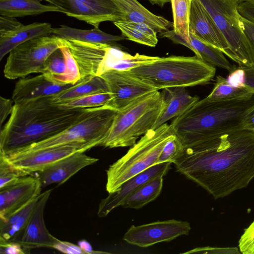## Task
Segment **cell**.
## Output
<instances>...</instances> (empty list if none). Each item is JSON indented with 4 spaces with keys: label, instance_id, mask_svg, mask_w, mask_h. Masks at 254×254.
I'll list each match as a JSON object with an SVG mask.
<instances>
[{
    "label": "cell",
    "instance_id": "1",
    "mask_svg": "<svg viewBox=\"0 0 254 254\" xmlns=\"http://www.w3.org/2000/svg\"><path fill=\"white\" fill-rule=\"evenodd\" d=\"M174 164L215 199L223 198L254 178V131L243 129L213 136L192 150L185 149Z\"/></svg>",
    "mask_w": 254,
    "mask_h": 254
},
{
    "label": "cell",
    "instance_id": "2",
    "mask_svg": "<svg viewBox=\"0 0 254 254\" xmlns=\"http://www.w3.org/2000/svg\"><path fill=\"white\" fill-rule=\"evenodd\" d=\"M87 109H71L54 103L52 97L14 103L0 132V154H7L66 129Z\"/></svg>",
    "mask_w": 254,
    "mask_h": 254
},
{
    "label": "cell",
    "instance_id": "3",
    "mask_svg": "<svg viewBox=\"0 0 254 254\" xmlns=\"http://www.w3.org/2000/svg\"><path fill=\"white\" fill-rule=\"evenodd\" d=\"M254 110V94L224 101L204 98L174 118L170 125L185 149L192 150L213 136L243 129L245 120Z\"/></svg>",
    "mask_w": 254,
    "mask_h": 254
},
{
    "label": "cell",
    "instance_id": "4",
    "mask_svg": "<svg viewBox=\"0 0 254 254\" xmlns=\"http://www.w3.org/2000/svg\"><path fill=\"white\" fill-rule=\"evenodd\" d=\"M128 70L156 90L205 84L216 73L214 66L196 56L159 58Z\"/></svg>",
    "mask_w": 254,
    "mask_h": 254
},
{
    "label": "cell",
    "instance_id": "5",
    "mask_svg": "<svg viewBox=\"0 0 254 254\" xmlns=\"http://www.w3.org/2000/svg\"><path fill=\"white\" fill-rule=\"evenodd\" d=\"M163 105V96L156 90L118 110L101 146L115 148L133 146L139 137L152 129Z\"/></svg>",
    "mask_w": 254,
    "mask_h": 254
},
{
    "label": "cell",
    "instance_id": "6",
    "mask_svg": "<svg viewBox=\"0 0 254 254\" xmlns=\"http://www.w3.org/2000/svg\"><path fill=\"white\" fill-rule=\"evenodd\" d=\"M175 136L171 126L167 123L148 131L125 155L110 166L106 171L107 192L116 191L127 180L157 164L163 147Z\"/></svg>",
    "mask_w": 254,
    "mask_h": 254
},
{
    "label": "cell",
    "instance_id": "7",
    "mask_svg": "<svg viewBox=\"0 0 254 254\" xmlns=\"http://www.w3.org/2000/svg\"><path fill=\"white\" fill-rule=\"evenodd\" d=\"M117 111L118 110L109 105L87 109L78 122L64 131L8 154H21L74 143L86 144L92 148L101 146L110 129Z\"/></svg>",
    "mask_w": 254,
    "mask_h": 254
},
{
    "label": "cell",
    "instance_id": "8",
    "mask_svg": "<svg viewBox=\"0 0 254 254\" xmlns=\"http://www.w3.org/2000/svg\"><path fill=\"white\" fill-rule=\"evenodd\" d=\"M225 37L240 66L254 65V45L242 28L236 0H199Z\"/></svg>",
    "mask_w": 254,
    "mask_h": 254
},
{
    "label": "cell",
    "instance_id": "9",
    "mask_svg": "<svg viewBox=\"0 0 254 254\" xmlns=\"http://www.w3.org/2000/svg\"><path fill=\"white\" fill-rule=\"evenodd\" d=\"M64 45L62 39L46 35L30 39L12 50L4 65V76L9 79L42 73L48 58Z\"/></svg>",
    "mask_w": 254,
    "mask_h": 254
},
{
    "label": "cell",
    "instance_id": "10",
    "mask_svg": "<svg viewBox=\"0 0 254 254\" xmlns=\"http://www.w3.org/2000/svg\"><path fill=\"white\" fill-rule=\"evenodd\" d=\"M61 12L83 21L94 28L104 21L125 19L126 14L115 0H44Z\"/></svg>",
    "mask_w": 254,
    "mask_h": 254
},
{
    "label": "cell",
    "instance_id": "11",
    "mask_svg": "<svg viewBox=\"0 0 254 254\" xmlns=\"http://www.w3.org/2000/svg\"><path fill=\"white\" fill-rule=\"evenodd\" d=\"M92 147L74 143L32 151L21 154L2 155V158L21 177L42 171L55 162L77 152H85Z\"/></svg>",
    "mask_w": 254,
    "mask_h": 254
},
{
    "label": "cell",
    "instance_id": "12",
    "mask_svg": "<svg viewBox=\"0 0 254 254\" xmlns=\"http://www.w3.org/2000/svg\"><path fill=\"white\" fill-rule=\"evenodd\" d=\"M190 230V223L188 221L175 219L158 221L141 225H131L125 233L123 239L129 244L147 248L188 235Z\"/></svg>",
    "mask_w": 254,
    "mask_h": 254
},
{
    "label": "cell",
    "instance_id": "13",
    "mask_svg": "<svg viewBox=\"0 0 254 254\" xmlns=\"http://www.w3.org/2000/svg\"><path fill=\"white\" fill-rule=\"evenodd\" d=\"M100 76L105 81L112 97L108 105L117 110L145 94L156 90L127 70L112 68Z\"/></svg>",
    "mask_w": 254,
    "mask_h": 254
},
{
    "label": "cell",
    "instance_id": "14",
    "mask_svg": "<svg viewBox=\"0 0 254 254\" xmlns=\"http://www.w3.org/2000/svg\"><path fill=\"white\" fill-rule=\"evenodd\" d=\"M62 40L77 64L80 80L90 77L100 76L105 72L108 53L111 46L76 40Z\"/></svg>",
    "mask_w": 254,
    "mask_h": 254
},
{
    "label": "cell",
    "instance_id": "15",
    "mask_svg": "<svg viewBox=\"0 0 254 254\" xmlns=\"http://www.w3.org/2000/svg\"><path fill=\"white\" fill-rule=\"evenodd\" d=\"M52 190L41 193L26 226L13 241L19 243L25 251L40 248H52L54 237L48 231L44 218V210Z\"/></svg>",
    "mask_w": 254,
    "mask_h": 254
},
{
    "label": "cell",
    "instance_id": "16",
    "mask_svg": "<svg viewBox=\"0 0 254 254\" xmlns=\"http://www.w3.org/2000/svg\"><path fill=\"white\" fill-rule=\"evenodd\" d=\"M189 31L202 41L220 50L233 60L232 53L225 37L199 0H191Z\"/></svg>",
    "mask_w": 254,
    "mask_h": 254
},
{
    "label": "cell",
    "instance_id": "17",
    "mask_svg": "<svg viewBox=\"0 0 254 254\" xmlns=\"http://www.w3.org/2000/svg\"><path fill=\"white\" fill-rule=\"evenodd\" d=\"M171 164L168 162L156 164L126 181L118 190L109 193L101 200L98 216H107L114 209L121 206L126 198L141 186L160 175L165 176L170 169Z\"/></svg>",
    "mask_w": 254,
    "mask_h": 254
},
{
    "label": "cell",
    "instance_id": "18",
    "mask_svg": "<svg viewBox=\"0 0 254 254\" xmlns=\"http://www.w3.org/2000/svg\"><path fill=\"white\" fill-rule=\"evenodd\" d=\"M42 188L38 178L30 175L22 177L15 184L0 189V220L40 195Z\"/></svg>",
    "mask_w": 254,
    "mask_h": 254
},
{
    "label": "cell",
    "instance_id": "19",
    "mask_svg": "<svg viewBox=\"0 0 254 254\" xmlns=\"http://www.w3.org/2000/svg\"><path fill=\"white\" fill-rule=\"evenodd\" d=\"M99 159L77 152L50 165L36 176L42 188L52 184L60 185L83 168L96 163Z\"/></svg>",
    "mask_w": 254,
    "mask_h": 254
},
{
    "label": "cell",
    "instance_id": "20",
    "mask_svg": "<svg viewBox=\"0 0 254 254\" xmlns=\"http://www.w3.org/2000/svg\"><path fill=\"white\" fill-rule=\"evenodd\" d=\"M42 73L58 84H75L80 81L77 64L64 44L48 58Z\"/></svg>",
    "mask_w": 254,
    "mask_h": 254
},
{
    "label": "cell",
    "instance_id": "21",
    "mask_svg": "<svg viewBox=\"0 0 254 254\" xmlns=\"http://www.w3.org/2000/svg\"><path fill=\"white\" fill-rule=\"evenodd\" d=\"M73 85L56 84L42 73L32 77L20 78L15 83L12 100L17 103L53 97Z\"/></svg>",
    "mask_w": 254,
    "mask_h": 254
},
{
    "label": "cell",
    "instance_id": "22",
    "mask_svg": "<svg viewBox=\"0 0 254 254\" xmlns=\"http://www.w3.org/2000/svg\"><path fill=\"white\" fill-rule=\"evenodd\" d=\"M185 88L177 87L163 89L161 93L164 99V105L153 129L182 115L199 101L197 96H191Z\"/></svg>",
    "mask_w": 254,
    "mask_h": 254
},
{
    "label": "cell",
    "instance_id": "23",
    "mask_svg": "<svg viewBox=\"0 0 254 254\" xmlns=\"http://www.w3.org/2000/svg\"><path fill=\"white\" fill-rule=\"evenodd\" d=\"M126 14L124 20L146 24L156 33H162L173 28L172 22L162 16L156 15L137 0H115Z\"/></svg>",
    "mask_w": 254,
    "mask_h": 254
},
{
    "label": "cell",
    "instance_id": "24",
    "mask_svg": "<svg viewBox=\"0 0 254 254\" xmlns=\"http://www.w3.org/2000/svg\"><path fill=\"white\" fill-rule=\"evenodd\" d=\"M52 25L46 22H35L20 26L0 37V60L15 47L35 38L51 34Z\"/></svg>",
    "mask_w": 254,
    "mask_h": 254
},
{
    "label": "cell",
    "instance_id": "25",
    "mask_svg": "<svg viewBox=\"0 0 254 254\" xmlns=\"http://www.w3.org/2000/svg\"><path fill=\"white\" fill-rule=\"evenodd\" d=\"M51 34L64 39L106 44L123 50V47L118 44V42L127 39L123 35L109 34L101 31L99 28H94L90 30H82L64 25H61L59 28H53Z\"/></svg>",
    "mask_w": 254,
    "mask_h": 254
},
{
    "label": "cell",
    "instance_id": "26",
    "mask_svg": "<svg viewBox=\"0 0 254 254\" xmlns=\"http://www.w3.org/2000/svg\"><path fill=\"white\" fill-rule=\"evenodd\" d=\"M40 195L31 199L4 219L0 220V239L11 241L15 240L27 224Z\"/></svg>",
    "mask_w": 254,
    "mask_h": 254
},
{
    "label": "cell",
    "instance_id": "27",
    "mask_svg": "<svg viewBox=\"0 0 254 254\" xmlns=\"http://www.w3.org/2000/svg\"><path fill=\"white\" fill-rule=\"evenodd\" d=\"M109 92L105 81L99 76L80 80L75 84L52 97L54 103L61 104L85 96Z\"/></svg>",
    "mask_w": 254,
    "mask_h": 254
},
{
    "label": "cell",
    "instance_id": "28",
    "mask_svg": "<svg viewBox=\"0 0 254 254\" xmlns=\"http://www.w3.org/2000/svg\"><path fill=\"white\" fill-rule=\"evenodd\" d=\"M42 0H0V15L17 17L40 14L47 12H60L52 5H44Z\"/></svg>",
    "mask_w": 254,
    "mask_h": 254
},
{
    "label": "cell",
    "instance_id": "29",
    "mask_svg": "<svg viewBox=\"0 0 254 254\" xmlns=\"http://www.w3.org/2000/svg\"><path fill=\"white\" fill-rule=\"evenodd\" d=\"M164 176L160 175L141 186L126 198L121 206L137 209L155 200L161 192Z\"/></svg>",
    "mask_w": 254,
    "mask_h": 254
},
{
    "label": "cell",
    "instance_id": "30",
    "mask_svg": "<svg viewBox=\"0 0 254 254\" xmlns=\"http://www.w3.org/2000/svg\"><path fill=\"white\" fill-rule=\"evenodd\" d=\"M113 23L127 39L152 47L158 43L157 33L146 24L124 20Z\"/></svg>",
    "mask_w": 254,
    "mask_h": 254
},
{
    "label": "cell",
    "instance_id": "31",
    "mask_svg": "<svg viewBox=\"0 0 254 254\" xmlns=\"http://www.w3.org/2000/svg\"><path fill=\"white\" fill-rule=\"evenodd\" d=\"M190 44L195 56L206 63L230 72L236 66H233L225 58L219 49L206 43L190 32Z\"/></svg>",
    "mask_w": 254,
    "mask_h": 254
},
{
    "label": "cell",
    "instance_id": "32",
    "mask_svg": "<svg viewBox=\"0 0 254 254\" xmlns=\"http://www.w3.org/2000/svg\"><path fill=\"white\" fill-rule=\"evenodd\" d=\"M253 94L246 88L232 86L226 78L218 76L212 91L205 99L210 102L229 101L246 98Z\"/></svg>",
    "mask_w": 254,
    "mask_h": 254
},
{
    "label": "cell",
    "instance_id": "33",
    "mask_svg": "<svg viewBox=\"0 0 254 254\" xmlns=\"http://www.w3.org/2000/svg\"><path fill=\"white\" fill-rule=\"evenodd\" d=\"M191 2V0H171L173 17V29L189 44V18Z\"/></svg>",
    "mask_w": 254,
    "mask_h": 254
},
{
    "label": "cell",
    "instance_id": "34",
    "mask_svg": "<svg viewBox=\"0 0 254 254\" xmlns=\"http://www.w3.org/2000/svg\"><path fill=\"white\" fill-rule=\"evenodd\" d=\"M112 97L110 92L91 94L59 104L71 109H90L108 105Z\"/></svg>",
    "mask_w": 254,
    "mask_h": 254
},
{
    "label": "cell",
    "instance_id": "35",
    "mask_svg": "<svg viewBox=\"0 0 254 254\" xmlns=\"http://www.w3.org/2000/svg\"><path fill=\"white\" fill-rule=\"evenodd\" d=\"M184 151V146L175 135L163 147L158 157L157 164L167 162L174 163Z\"/></svg>",
    "mask_w": 254,
    "mask_h": 254
},
{
    "label": "cell",
    "instance_id": "36",
    "mask_svg": "<svg viewBox=\"0 0 254 254\" xmlns=\"http://www.w3.org/2000/svg\"><path fill=\"white\" fill-rule=\"evenodd\" d=\"M22 177L1 157H0V189L11 186Z\"/></svg>",
    "mask_w": 254,
    "mask_h": 254
},
{
    "label": "cell",
    "instance_id": "37",
    "mask_svg": "<svg viewBox=\"0 0 254 254\" xmlns=\"http://www.w3.org/2000/svg\"><path fill=\"white\" fill-rule=\"evenodd\" d=\"M239 249L243 254H254V221L241 236L239 241Z\"/></svg>",
    "mask_w": 254,
    "mask_h": 254
},
{
    "label": "cell",
    "instance_id": "38",
    "mask_svg": "<svg viewBox=\"0 0 254 254\" xmlns=\"http://www.w3.org/2000/svg\"><path fill=\"white\" fill-rule=\"evenodd\" d=\"M239 254L241 253L239 249L236 247H198L190 250L183 254Z\"/></svg>",
    "mask_w": 254,
    "mask_h": 254
},
{
    "label": "cell",
    "instance_id": "39",
    "mask_svg": "<svg viewBox=\"0 0 254 254\" xmlns=\"http://www.w3.org/2000/svg\"><path fill=\"white\" fill-rule=\"evenodd\" d=\"M53 248L64 254H86L77 245L62 241L55 237Z\"/></svg>",
    "mask_w": 254,
    "mask_h": 254
},
{
    "label": "cell",
    "instance_id": "40",
    "mask_svg": "<svg viewBox=\"0 0 254 254\" xmlns=\"http://www.w3.org/2000/svg\"><path fill=\"white\" fill-rule=\"evenodd\" d=\"M15 17L0 16V37L7 34L22 26Z\"/></svg>",
    "mask_w": 254,
    "mask_h": 254
},
{
    "label": "cell",
    "instance_id": "41",
    "mask_svg": "<svg viewBox=\"0 0 254 254\" xmlns=\"http://www.w3.org/2000/svg\"><path fill=\"white\" fill-rule=\"evenodd\" d=\"M25 253L19 243L14 241L0 239V253L1 254H24Z\"/></svg>",
    "mask_w": 254,
    "mask_h": 254
},
{
    "label": "cell",
    "instance_id": "42",
    "mask_svg": "<svg viewBox=\"0 0 254 254\" xmlns=\"http://www.w3.org/2000/svg\"><path fill=\"white\" fill-rule=\"evenodd\" d=\"M244 74V70L241 66L235 67L230 72L226 79L228 83L232 86L237 87H245Z\"/></svg>",
    "mask_w": 254,
    "mask_h": 254
},
{
    "label": "cell",
    "instance_id": "43",
    "mask_svg": "<svg viewBox=\"0 0 254 254\" xmlns=\"http://www.w3.org/2000/svg\"><path fill=\"white\" fill-rule=\"evenodd\" d=\"M14 102L12 100L7 99L2 96L0 97V122L1 127L7 117L11 114Z\"/></svg>",
    "mask_w": 254,
    "mask_h": 254
},
{
    "label": "cell",
    "instance_id": "44",
    "mask_svg": "<svg viewBox=\"0 0 254 254\" xmlns=\"http://www.w3.org/2000/svg\"><path fill=\"white\" fill-rule=\"evenodd\" d=\"M244 70V86L254 94V65L241 66Z\"/></svg>",
    "mask_w": 254,
    "mask_h": 254
},
{
    "label": "cell",
    "instance_id": "45",
    "mask_svg": "<svg viewBox=\"0 0 254 254\" xmlns=\"http://www.w3.org/2000/svg\"><path fill=\"white\" fill-rule=\"evenodd\" d=\"M159 36L161 37L168 38L175 43L183 45L193 51L191 45L181 36L177 34L173 29L160 33Z\"/></svg>",
    "mask_w": 254,
    "mask_h": 254
},
{
    "label": "cell",
    "instance_id": "46",
    "mask_svg": "<svg viewBox=\"0 0 254 254\" xmlns=\"http://www.w3.org/2000/svg\"><path fill=\"white\" fill-rule=\"evenodd\" d=\"M242 28L245 33L254 45V23L241 17Z\"/></svg>",
    "mask_w": 254,
    "mask_h": 254
},
{
    "label": "cell",
    "instance_id": "47",
    "mask_svg": "<svg viewBox=\"0 0 254 254\" xmlns=\"http://www.w3.org/2000/svg\"><path fill=\"white\" fill-rule=\"evenodd\" d=\"M78 245L86 253V254H109L106 252L94 251L90 243L85 240H80L78 242Z\"/></svg>",
    "mask_w": 254,
    "mask_h": 254
},
{
    "label": "cell",
    "instance_id": "48",
    "mask_svg": "<svg viewBox=\"0 0 254 254\" xmlns=\"http://www.w3.org/2000/svg\"><path fill=\"white\" fill-rule=\"evenodd\" d=\"M243 129L251 130L254 131V110L245 120Z\"/></svg>",
    "mask_w": 254,
    "mask_h": 254
},
{
    "label": "cell",
    "instance_id": "49",
    "mask_svg": "<svg viewBox=\"0 0 254 254\" xmlns=\"http://www.w3.org/2000/svg\"><path fill=\"white\" fill-rule=\"evenodd\" d=\"M152 4H156L163 7L167 3L170 2L171 0H147Z\"/></svg>",
    "mask_w": 254,
    "mask_h": 254
},
{
    "label": "cell",
    "instance_id": "50",
    "mask_svg": "<svg viewBox=\"0 0 254 254\" xmlns=\"http://www.w3.org/2000/svg\"><path fill=\"white\" fill-rule=\"evenodd\" d=\"M238 3L241 2H246L254 4V0H236Z\"/></svg>",
    "mask_w": 254,
    "mask_h": 254
}]
</instances>
